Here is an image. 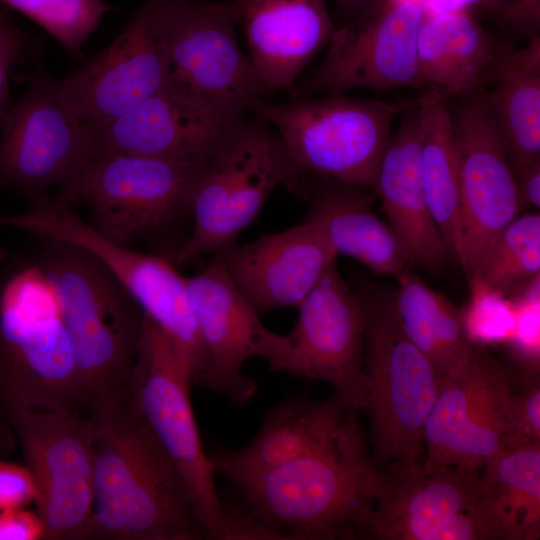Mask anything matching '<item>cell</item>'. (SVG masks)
I'll use <instances>...</instances> for the list:
<instances>
[{
    "instance_id": "6da1fadb",
    "label": "cell",
    "mask_w": 540,
    "mask_h": 540,
    "mask_svg": "<svg viewBox=\"0 0 540 540\" xmlns=\"http://www.w3.org/2000/svg\"><path fill=\"white\" fill-rule=\"evenodd\" d=\"M88 417L94 476L85 540L205 538L184 478L125 396Z\"/></svg>"
},
{
    "instance_id": "7a4b0ae2",
    "label": "cell",
    "mask_w": 540,
    "mask_h": 540,
    "mask_svg": "<svg viewBox=\"0 0 540 540\" xmlns=\"http://www.w3.org/2000/svg\"><path fill=\"white\" fill-rule=\"evenodd\" d=\"M34 257L55 294L87 412L123 399L144 313L115 276L77 246L44 239Z\"/></svg>"
},
{
    "instance_id": "3957f363",
    "label": "cell",
    "mask_w": 540,
    "mask_h": 540,
    "mask_svg": "<svg viewBox=\"0 0 540 540\" xmlns=\"http://www.w3.org/2000/svg\"><path fill=\"white\" fill-rule=\"evenodd\" d=\"M376 474L355 419L324 446L236 487L280 539H354L372 510Z\"/></svg>"
},
{
    "instance_id": "277c9868",
    "label": "cell",
    "mask_w": 540,
    "mask_h": 540,
    "mask_svg": "<svg viewBox=\"0 0 540 540\" xmlns=\"http://www.w3.org/2000/svg\"><path fill=\"white\" fill-rule=\"evenodd\" d=\"M302 177L277 131L247 113L228 122L201 161L190 200L192 230L173 263L186 266L236 242L280 185Z\"/></svg>"
},
{
    "instance_id": "5b68a950",
    "label": "cell",
    "mask_w": 540,
    "mask_h": 540,
    "mask_svg": "<svg viewBox=\"0 0 540 540\" xmlns=\"http://www.w3.org/2000/svg\"><path fill=\"white\" fill-rule=\"evenodd\" d=\"M14 408H82L59 306L34 258L0 263V417Z\"/></svg>"
},
{
    "instance_id": "8992f818",
    "label": "cell",
    "mask_w": 540,
    "mask_h": 540,
    "mask_svg": "<svg viewBox=\"0 0 540 540\" xmlns=\"http://www.w3.org/2000/svg\"><path fill=\"white\" fill-rule=\"evenodd\" d=\"M422 97L394 102L341 94L284 104L261 99L250 112L277 131L302 176L373 190L394 120Z\"/></svg>"
},
{
    "instance_id": "52a82bcc",
    "label": "cell",
    "mask_w": 540,
    "mask_h": 540,
    "mask_svg": "<svg viewBox=\"0 0 540 540\" xmlns=\"http://www.w3.org/2000/svg\"><path fill=\"white\" fill-rule=\"evenodd\" d=\"M0 225L39 238L77 246L95 256L124 286L144 315L173 342L180 364L193 381L207 355L189 300L187 277L173 262L109 240L84 221L73 205L49 194L31 200L20 214L0 216Z\"/></svg>"
},
{
    "instance_id": "ba28073f",
    "label": "cell",
    "mask_w": 540,
    "mask_h": 540,
    "mask_svg": "<svg viewBox=\"0 0 540 540\" xmlns=\"http://www.w3.org/2000/svg\"><path fill=\"white\" fill-rule=\"evenodd\" d=\"M365 309V373L376 467L418 463L424 428L443 383L409 339L393 296L360 295Z\"/></svg>"
},
{
    "instance_id": "9c48e42d",
    "label": "cell",
    "mask_w": 540,
    "mask_h": 540,
    "mask_svg": "<svg viewBox=\"0 0 540 540\" xmlns=\"http://www.w3.org/2000/svg\"><path fill=\"white\" fill-rule=\"evenodd\" d=\"M191 385L171 339L144 315L125 399L180 471L205 538L217 539L223 502L216 489L211 456L203 448L193 413Z\"/></svg>"
},
{
    "instance_id": "30bf717a",
    "label": "cell",
    "mask_w": 540,
    "mask_h": 540,
    "mask_svg": "<svg viewBox=\"0 0 540 540\" xmlns=\"http://www.w3.org/2000/svg\"><path fill=\"white\" fill-rule=\"evenodd\" d=\"M200 164L105 155L92 159L57 197L71 205L84 203L96 231L129 245L190 215Z\"/></svg>"
},
{
    "instance_id": "8fae6325",
    "label": "cell",
    "mask_w": 540,
    "mask_h": 540,
    "mask_svg": "<svg viewBox=\"0 0 540 540\" xmlns=\"http://www.w3.org/2000/svg\"><path fill=\"white\" fill-rule=\"evenodd\" d=\"M188 0H146L119 35L60 82L89 130L125 114L166 82L176 20Z\"/></svg>"
},
{
    "instance_id": "7c38bea8",
    "label": "cell",
    "mask_w": 540,
    "mask_h": 540,
    "mask_svg": "<svg viewBox=\"0 0 540 540\" xmlns=\"http://www.w3.org/2000/svg\"><path fill=\"white\" fill-rule=\"evenodd\" d=\"M92 160L87 126L43 68L0 119V187L34 200L67 186Z\"/></svg>"
},
{
    "instance_id": "4fadbf2b",
    "label": "cell",
    "mask_w": 540,
    "mask_h": 540,
    "mask_svg": "<svg viewBox=\"0 0 540 540\" xmlns=\"http://www.w3.org/2000/svg\"><path fill=\"white\" fill-rule=\"evenodd\" d=\"M0 419L18 437L37 488L45 539L85 540L92 515L94 448L89 417L74 410L14 408Z\"/></svg>"
},
{
    "instance_id": "5bb4252c",
    "label": "cell",
    "mask_w": 540,
    "mask_h": 540,
    "mask_svg": "<svg viewBox=\"0 0 540 540\" xmlns=\"http://www.w3.org/2000/svg\"><path fill=\"white\" fill-rule=\"evenodd\" d=\"M458 97L449 108L459 167V202L451 254L470 279L489 245L521 214L522 206L483 87Z\"/></svg>"
},
{
    "instance_id": "9a60e30c",
    "label": "cell",
    "mask_w": 540,
    "mask_h": 540,
    "mask_svg": "<svg viewBox=\"0 0 540 540\" xmlns=\"http://www.w3.org/2000/svg\"><path fill=\"white\" fill-rule=\"evenodd\" d=\"M195 321L207 364L193 384L241 407L257 393L256 382L242 372L251 358L281 372L288 352L286 334L268 329L228 277L218 255L198 274L187 277Z\"/></svg>"
},
{
    "instance_id": "2e32d148",
    "label": "cell",
    "mask_w": 540,
    "mask_h": 540,
    "mask_svg": "<svg viewBox=\"0 0 540 540\" xmlns=\"http://www.w3.org/2000/svg\"><path fill=\"white\" fill-rule=\"evenodd\" d=\"M426 15L418 1L383 0L348 20L335 28L323 61L298 93L419 87L417 36Z\"/></svg>"
},
{
    "instance_id": "e0dca14e",
    "label": "cell",
    "mask_w": 540,
    "mask_h": 540,
    "mask_svg": "<svg viewBox=\"0 0 540 540\" xmlns=\"http://www.w3.org/2000/svg\"><path fill=\"white\" fill-rule=\"evenodd\" d=\"M281 371L321 381L349 408L365 409V309L360 294L343 279L336 263L297 306Z\"/></svg>"
},
{
    "instance_id": "ac0fdd59",
    "label": "cell",
    "mask_w": 540,
    "mask_h": 540,
    "mask_svg": "<svg viewBox=\"0 0 540 540\" xmlns=\"http://www.w3.org/2000/svg\"><path fill=\"white\" fill-rule=\"evenodd\" d=\"M480 471L397 462L377 467L373 506L363 536L481 540L474 515Z\"/></svg>"
},
{
    "instance_id": "d6986e66",
    "label": "cell",
    "mask_w": 540,
    "mask_h": 540,
    "mask_svg": "<svg viewBox=\"0 0 540 540\" xmlns=\"http://www.w3.org/2000/svg\"><path fill=\"white\" fill-rule=\"evenodd\" d=\"M231 1L188 0L173 31L168 78L223 120L250 113L265 94L241 51Z\"/></svg>"
},
{
    "instance_id": "ffe728a7",
    "label": "cell",
    "mask_w": 540,
    "mask_h": 540,
    "mask_svg": "<svg viewBox=\"0 0 540 540\" xmlns=\"http://www.w3.org/2000/svg\"><path fill=\"white\" fill-rule=\"evenodd\" d=\"M510 376L486 348L443 381L424 428L426 467L480 471L502 447Z\"/></svg>"
},
{
    "instance_id": "44dd1931",
    "label": "cell",
    "mask_w": 540,
    "mask_h": 540,
    "mask_svg": "<svg viewBox=\"0 0 540 540\" xmlns=\"http://www.w3.org/2000/svg\"><path fill=\"white\" fill-rule=\"evenodd\" d=\"M216 255L259 315L297 307L338 256L321 225L308 217L250 243L235 242Z\"/></svg>"
},
{
    "instance_id": "7402d4cb",
    "label": "cell",
    "mask_w": 540,
    "mask_h": 540,
    "mask_svg": "<svg viewBox=\"0 0 540 540\" xmlns=\"http://www.w3.org/2000/svg\"><path fill=\"white\" fill-rule=\"evenodd\" d=\"M227 123L167 77L153 95L125 114L90 130L92 159L130 154L199 163Z\"/></svg>"
},
{
    "instance_id": "603a6c76",
    "label": "cell",
    "mask_w": 540,
    "mask_h": 540,
    "mask_svg": "<svg viewBox=\"0 0 540 540\" xmlns=\"http://www.w3.org/2000/svg\"><path fill=\"white\" fill-rule=\"evenodd\" d=\"M266 93L292 89L335 30L327 0H233Z\"/></svg>"
},
{
    "instance_id": "cb8c5ba5",
    "label": "cell",
    "mask_w": 540,
    "mask_h": 540,
    "mask_svg": "<svg viewBox=\"0 0 540 540\" xmlns=\"http://www.w3.org/2000/svg\"><path fill=\"white\" fill-rule=\"evenodd\" d=\"M355 412L337 395L322 401L302 396L282 401L248 444L211 456L215 476L237 486L293 462L343 433L357 419Z\"/></svg>"
},
{
    "instance_id": "d4e9b609",
    "label": "cell",
    "mask_w": 540,
    "mask_h": 540,
    "mask_svg": "<svg viewBox=\"0 0 540 540\" xmlns=\"http://www.w3.org/2000/svg\"><path fill=\"white\" fill-rule=\"evenodd\" d=\"M420 103L400 115L399 125L392 132L382 156L373 190L380 198L389 225L402 242L411 264L429 273H438L450 251L431 215L423 188L419 146Z\"/></svg>"
},
{
    "instance_id": "484cf974",
    "label": "cell",
    "mask_w": 540,
    "mask_h": 540,
    "mask_svg": "<svg viewBox=\"0 0 540 540\" xmlns=\"http://www.w3.org/2000/svg\"><path fill=\"white\" fill-rule=\"evenodd\" d=\"M499 48L469 11L427 13L417 36L419 87L447 100L484 87Z\"/></svg>"
},
{
    "instance_id": "4316f807",
    "label": "cell",
    "mask_w": 540,
    "mask_h": 540,
    "mask_svg": "<svg viewBox=\"0 0 540 540\" xmlns=\"http://www.w3.org/2000/svg\"><path fill=\"white\" fill-rule=\"evenodd\" d=\"M474 515L481 540L540 536V443L503 447L483 465Z\"/></svg>"
},
{
    "instance_id": "83f0119b",
    "label": "cell",
    "mask_w": 540,
    "mask_h": 540,
    "mask_svg": "<svg viewBox=\"0 0 540 540\" xmlns=\"http://www.w3.org/2000/svg\"><path fill=\"white\" fill-rule=\"evenodd\" d=\"M483 93L513 172L540 158V36L500 46Z\"/></svg>"
},
{
    "instance_id": "f1b7e54d",
    "label": "cell",
    "mask_w": 540,
    "mask_h": 540,
    "mask_svg": "<svg viewBox=\"0 0 540 540\" xmlns=\"http://www.w3.org/2000/svg\"><path fill=\"white\" fill-rule=\"evenodd\" d=\"M331 182L314 194L308 218L321 225L337 254L395 279L410 269L399 237L372 212L371 196L363 191L366 188Z\"/></svg>"
},
{
    "instance_id": "f546056e",
    "label": "cell",
    "mask_w": 540,
    "mask_h": 540,
    "mask_svg": "<svg viewBox=\"0 0 540 540\" xmlns=\"http://www.w3.org/2000/svg\"><path fill=\"white\" fill-rule=\"evenodd\" d=\"M394 294L403 330L445 381L467 368L483 350L466 336L460 311L411 269L396 278Z\"/></svg>"
},
{
    "instance_id": "4dcf8cb0",
    "label": "cell",
    "mask_w": 540,
    "mask_h": 540,
    "mask_svg": "<svg viewBox=\"0 0 540 540\" xmlns=\"http://www.w3.org/2000/svg\"><path fill=\"white\" fill-rule=\"evenodd\" d=\"M446 100L428 92L423 95L419 105V146L426 201L451 254L459 202V167Z\"/></svg>"
},
{
    "instance_id": "1f68e13d",
    "label": "cell",
    "mask_w": 540,
    "mask_h": 540,
    "mask_svg": "<svg viewBox=\"0 0 540 540\" xmlns=\"http://www.w3.org/2000/svg\"><path fill=\"white\" fill-rule=\"evenodd\" d=\"M539 275L540 215L533 212L519 214L496 236L472 277L512 296Z\"/></svg>"
},
{
    "instance_id": "d6a6232c",
    "label": "cell",
    "mask_w": 540,
    "mask_h": 540,
    "mask_svg": "<svg viewBox=\"0 0 540 540\" xmlns=\"http://www.w3.org/2000/svg\"><path fill=\"white\" fill-rule=\"evenodd\" d=\"M40 25L78 58L87 39L114 7L104 0H0Z\"/></svg>"
},
{
    "instance_id": "836d02e7",
    "label": "cell",
    "mask_w": 540,
    "mask_h": 540,
    "mask_svg": "<svg viewBox=\"0 0 540 540\" xmlns=\"http://www.w3.org/2000/svg\"><path fill=\"white\" fill-rule=\"evenodd\" d=\"M469 284L468 300L459 308L466 336L474 344L483 347L506 344L515 321L512 298L478 277L470 278Z\"/></svg>"
},
{
    "instance_id": "e575fe53",
    "label": "cell",
    "mask_w": 540,
    "mask_h": 540,
    "mask_svg": "<svg viewBox=\"0 0 540 540\" xmlns=\"http://www.w3.org/2000/svg\"><path fill=\"white\" fill-rule=\"evenodd\" d=\"M515 306V321L506 342L524 373H539L540 364V275L510 296Z\"/></svg>"
},
{
    "instance_id": "d590c367",
    "label": "cell",
    "mask_w": 540,
    "mask_h": 540,
    "mask_svg": "<svg viewBox=\"0 0 540 540\" xmlns=\"http://www.w3.org/2000/svg\"><path fill=\"white\" fill-rule=\"evenodd\" d=\"M506 418L503 447L540 443L539 373L521 372L516 382L510 377Z\"/></svg>"
},
{
    "instance_id": "8d00e7d4",
    "label": "cell",
    "mask_w": 540,
    "mask_h": 540,
    "mask_svg": "<svg viewBox=\"0 0 540 540\" xmlns=\"http://www.w3.org/2000/svg\"><path fill=\"white\" fill-rule=\"evenodd\" d=\"M484 11L509 37L528 41L540 36V0H504Z\"/></svg>"
},
{
    "instance_id": "74e56055",
    "label": "cell",
    "mask_w": 540,
    "mask_h": 540,
    "mask_svg": "<svg viewBox=\"0 0 540 540\" xmlns=\"http://www.w3.org/2000/svg\"><path fill=\"white\" fill-rule=\"evenodd\" d=\"M29 38L0 11V119L9 108L8 78L11 68L29 52Z\"/></svg>"
},
{
    "instance_id": "f35d334b",
    "label": "cell",
    "mask_w": 540,
    "mask_h": 540,
    "mask_svg": "<svg viewBox=\"0 0 540 540\" xmlns=\"http://www.w3.org/2000/svg\"><path fill=\"white\" fill-rule=\"evenodd\" d=\"M36 498L37 488L27 467L0 461V511L24 508Z\"/></svg>"
},
{
    "instance_id": "ab89813d",
    "label": "cell",
    "mask_w": 540,
    "mask_h": 540,
    "mask_svg": "<svg viewBox=\"0 0 540 540\" xmlns=\"http://www.w3.org/2000/svg\"><path fill=\"white\" fill-rule=\"evenodd\" d=\"M220 540L280 539L279 536L264 525L250 510L230 507L223 504L221 527L218 534Z\"/></svg>"
},
{
    "instance_id": "60d3db41",
    "label": "cell",
    "mask_w": 540,
    "mask_h": 540,
    "mask_svg": "<svg viewBox=\"0 0 540 540\" xmlns=\"http://www.w3.org/2000/svg\"><path fill=\"white\" fill-rule=\"evenodd\" d=\"M45 539V526L38 514L24 508L0 511V540Z\"/></svg>"
},
{
    "instance_id": "b9f144b4",
    "label": "cell",
    "mask_w": 540,
    "mask_h": 540,
    "mask_svg": "<svg viewBox=\"0 0 540 540\" xmlns=\"http://www.w3.org/2000/svg\"><path fill=\"white\" fill-rule=\"evenodd\" d=\"M522 209L540 208V158L532 160L514 171Z\"/></svg>"
},
{
    "instance_id": "7bdbcfd3",
    "label": "cell",
    "mask_w": 540,
    "mask_h": 540,
    "mask_svg": "<svg viewBox=\"0 0 540 540\" xmlns=\"http://www.w3.org/2000/svg\"><path fill=\"white\" fill-rule=\"evenodd\" d=\"M502 1L504 0H429L427 4L423 5L426 12L431 14L451 10H465L470 12L472 9H481L484 11Z\"/></svg>"
},
{
    "instance_id": "ee69618b",
    "label": "cell",
    "mask_w": 540,
    "mask_h": 540,
    "mask_svg": "<svg viewBox=\"0 0 540 540\" xmlns=\"http://www.w3.org/2000/svg\"><path fill=\"white\" fill-rule=\"evenodd\" d=\"M349 20L371 10L383 0H332Z\"/></svg>"
},
{
    "instance_id": "f6af8a7d",
    "label": "cell",
    "mask_w": 540,
    "mask_h": 540,
    "mask_svg": "<svg viewBox=\"0 0 540 540\" xmlns=\"http://www.w3.org/2000/svg\"><path fill=\"white\" fill-rule=\"evenodd\" d=\"M9 253L0 246V263L8 257Z\"/></svg>"
}]
</instances>
